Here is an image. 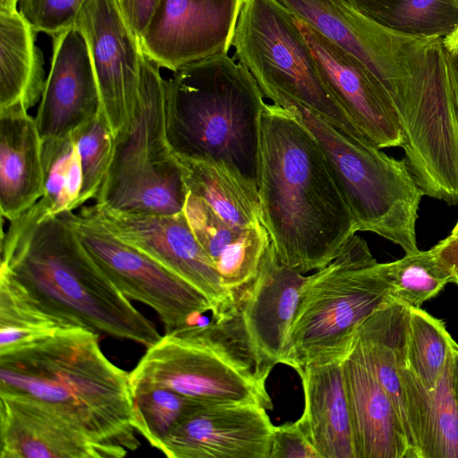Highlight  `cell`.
I'll list each match as a JSON object with an SVG mask.
<instances>
[{
  "mask_svg": "<svg viewBox=\"0 0 458 458\" xmlns=\"http://www.w3.org/2000/svg\"><path fill=\"white\" fill-rule=\"evenodd\" d=\"M243 0H160L140 38L143 53L173 72L228 53Z\"/></svg>",
  "mask_w": 458,
  "mask_h": 458,
  "instance_id": "14",
  "label": "cell"
},
{
  "mask_svg": "<svg viewBox=\"0 0 458 458\" xmlns=\"http://www.w3.org/2000/svg\"><path fill=\"white\" fill-rule=\"evenodd\" d=\"M131 389L132 425L157 449L185 414L204 403L157 386H131Z\"/></svg>",
  "mask_w": 458,
  "mask_h": 458,
  "instance_id": "32",
  "label": "cell"
},
{
  "mask_svg": "<svg viewBox=\"0 0 458 458\" xmlns=\"http://www.w3.org/2000/svg\"><path fill=\"white\" fill-rule=\"evenodd\" d=\"M72 137L77 147L82 174L80 208L95 199L103 183L113 155L114 135L101 111L76 129Z\"/></svg>",
  "mask_w": 458,
  "mask_h": 458,
  "instance_id": "33",
  "label": "cell"
},
{
  "mask_svg": "<svg viewBox=\"0 0 458 458\" xmlns=\"http://www.w3.org/2000/svg\"><path fill=\"white\" fill-rule=\"evenodd\" d=\"M454 343L440 319L421 308L407 307V362L426 388L435 387L444 371Z\"/></svg>",
  "mask_w": 458,
  "mask_h": 458,
  "instance_id": "31",
  "label": "cell"
},
{
  "mask_svg": "<svg viewBox=\"0 0 458 458\" xmlns=\"http://www.w3.org/2000/svg\"><path fill=\"white\" fill-rule=\"evenodd\" d=\"M126 454L98 442L39 402L0 394V458H120Z\"/></svg>",
  "mask_w": 458,
  "mask_h": 458,
  "instance_id": "19",
  "label": "cell"
},
{
  "mask_svg": "<svg viewBox=\"0 0 458 458\" xmlns=\"http://www.w3.org/2000/svg\"><path fill=\"white\" fill-rule=\"evenodd\" d=\"M391 298L407 307L420 308L453 282V274L441 258L437 244L395 261L385 263Z\"/></svg>",
  "mask_w": 458,
  "mask_h": 458,
  "instance_id": "29",
  "label": "cell"
},
{
  "mask_svg": "<svg viewBox=\"0 0 458 458\" xmlns=\"http://www.w3.org/2000/svg\"><path fill=\"white\" fill-rule=\"evenodd\" d=\"M451 235L454 236L458 241V221L455 224L454 227L453 228Z\"/></svg>",
  "mask_w": 458,
  "mask_h": 458,
  "instance_id": "41",
  "label": "cell"
},
{
  "mask_svg": "<svg viewBox=\"0 0 458 458\" xmlns=\"http://www.w3.org/2000/svg\"><path fill=\"white\" fill-rule=\"evenodd\" d=\"M376 23L422 38H445L458 29V0H347Z\"/></svg>",
  "mask_w": 458,
  "mask_h": 458,
  "instance_id": "28",
  "label": "cell"
},
{
  "mask_svg": "<svg viewBox=\"0 0 458 458\" xmlns=\"http://www.w3.org/2000/svg\"><path fill=\"white\" fill-rule=\"evenodd\" d=\"M145 54L139 98L128 125L114 136L110 165L95 204L124 212L174 215L189 191L165 131L166 81Z\"/></svg>",
  "mask_w": 458,
  "mask_h": 458,
  "instance_id": "8",
  "label": "cell"
},
{
  "mask_svg": "<svg viewBox=\"0 0 458 458\" xmlns=\"http://www.w3.org/2000/svg\"><path fill=\"white\" fill-rule=\"evenodd\" d=\"M258 195L278 259L301 274L326 267L357 233L316 138L274 103L259 117Z\"/></svg>",
  "mask_w": 458,
  "mask_h": 458,
  "instance_id": "1",
  "label": "cell"
},
{
  "mask_svg": "<svg viewBox=\"0 0 458 458\" xmlns=\"http://www.w3.org/2000/svg\"><path fill=\"white\" fill-rule=\"evenodd\" d=\"M37 33L19 11L0 12V109L28 111L41 99L47 79Z\"/></svg>",
  "mask_w": 458,
  "mask_h": 458,
  "instance_id": "25",
  "label": "cell"
},
{
  "mask_svg": "<svg viewBox=\"0 0 458 458\" xmlns=\"http://www.w3.org/2000/svg\"><path fill=\"white\" fill-rule=\"evenodd\" d=\"M178 159L189 192L203 199L221 218L237 225L261 222L256 186L225 165Z\"/></svg>",
  "mask_w": 458,
  "mask_h": 458,
  "instance_id": "26",
  "label": "cell"
},
{
  "mask_svg": "<svg viewBox=\"0 0 458 458\" xmlns=\"http://www.w3.org/2000/svg\"><path fill=\"white\" fill-rule=\"evenodd\" d=\"M80 212L194 287L211 304L213 318L223 317L235 307V297L223 286L183 211L147 215L94 204L82 206Z\"/></svg>",
  "mask_w": 458,
  "mask_h": 458,
  "instance_id": "11",
  "label": "cell"
},
{
  "mask_svg": "<svg viewBox=\"0 0 458 458\" xmlns=\"http://www.w3.org/2000/svg\"><path fill=\"white\" fill-rule=\"evenodd\" d=\"M331 42L358 58L382 82L389 96L410 80L425 47L434 38L390 30L347 0H277Z\"/></svg>",
  "mask_w": 458,
  "mask_h": 458,
  "instance_id": "12",
  "label": "cell"
},
{
  "mask_svg": "<svg viewBox=\"0 0 458 458\" xmlns=\"http://www.w3.org/2000/svg\"><path fill=\"white\" fill-rule=\"evenodd\" d=\"M342 360L310 364L298 373L305 406L297 422L320 458H357Z\"/></svg>",
  "mask_w": 458,
  "mask_h": 458,
  "instance_id": "22",
  "label": "cell"
},
{
  "mask_svg": "<svg viewBox=\"0 0 458 458\" xmlns=\"http://www.w3.org/2000/svg\"><path fill=\"white\" fill-rule=\"evenodd\" d=\"M342 368L357 458H414L399 415L357 331Z\"/></svg>",
  "mask_w": 458,
  "mask_h": 458,
  "instance_id": "20",
  "label": "cell"
},
{
  "mask_svg": "<svg viewBox=\"0 0 458 458\" xmlns=\"http://www.w3.org/2000/svg\"><path fill=\"white\" fill-rule=\"evenodd\" d=\"M232 46L265 98L294 100L363 138L326 88L294 15L277 0H243Z\"/></svg>",
  "mask_w": 458,
  "mask_h": 458,
  "instance_id": "9",
  "label": "cell"
},
{
  "mask_svg": "<svg viewBox=\"0 0 458 458\" xmlns=\"http://www.w3.org/2000/svg\"><path fill=\"white\" fill-rule=\"evenodd\" d=\"M87 0H20L21 15L37 31L52 38L73 28Z\"/></svg>",
  "mask_w": 458,
  "mask_h": 458,
  "instance_id": "34",
  "label": "cell"
},
{
  "mask_svg": "<svg viewBox=\"0 0 458 458\" xmlns=\"http://www.w3.org/2000/svg\"><path fill=\"white\" fill-rule=\"evenodd\" d=\"M390 301L385 263L352 234L329 264L306 276L282 363L299 373L344 359L360 325Z\"/></svg>",
  "mask_w": 458,
  "mask_h": 458,
  "instance_id": "6",
  "label": "cell"
},
{
  "mask_svg": "<svg viewBox=\"0 0 458 458\" xmlns=\"http://www.w3.org/2000/svg\"><path fill=\"white\" fill-rule=\"evenodd\" d=\"M70 327L73 326L50 311L0 268V353L47 339Z\"/></svg>",
  "mask_w": 458,
  "mask_h": 458,
  "instance_id": "27",
  "label": "cell"
},
{
  "mask_svg": "<svg viewBox=\"0 0 458 458\" xmlns=\"http://www.w3.org/2000/svg\"><path fill=\"white\" fill-rule=\"evenodd\" d=\"M160 0H117L121 12L132 31L140 38L149 25Z\"/></svg>",
  "mask_w": 458,
  "mask_h": 458,
  "instance_id": "36",
  "label": "cell"
},
{
  "mask_svg": "<svg viewBox=\"0 0 458 458\" xmlns=\"http://www.w3.org/2000/svg\"><path fill=\"white\" fill-rule=\"evenodd\" d=\"M96 74L102 113L114 135L131 122L139 98L144 53L117 0H87L75 22Z\"/></svg>",
  "mask_w": 458,
  "mask_h": 458,
  "instance_id": "13",
  "label": "cell"
},
{
  "mask_svg": "<svg viewBox=\"0 0 458 458\" xmlns=\"http://www.w3.org/2000/svg\"><path fill=\"white\" fill-rule=\"evenodd\" d=\"M102 111L89 47L75 27L53 38L51 68L35 121L42 140L72 135Z\"/></svg>",
  "mask_w": 458,
  "mask_h": 458,
  "instance_id": "18",
  "label": "cell"
},
{
  "mask_svg": "<svg viewBox=\"0 0 458 458\" xmlns=\"http://www.w3.org/2000/svg\"><path fill=\"white\" fill-rule=\"evenodd\" d=\"M44 191L37 201L46 215L57 216L79 208L82 174L72 135L42 140Z\"/></svg>",
  "mask_w": 458,
  "mask_h": 458,
  "instance_id": "30",
  "label": "cell"
},
{
  "mask_svg": "<svg viewBox=\"0 0 458 458\" xmlns=\"http://www.w3.org/2000/svg\"><path fill=\"white\" fill-rule=\"evenodd\" d=\"M444 44L447 48L458 52V29L452 35L444 38Z\"/></svg>",
  "mask_w": 458,
  "mask_h": 458,
  "instance_id": "39",
  "label": "cell"
},
{
  "mask_svg": "<svg viewBox=\"0 0 458 458\" xmlns=\"http://www.w3.org/2000/svg\"><path fill=\"white\" fill-rule=\"evenodd\" d=\"M306 276L278 259L271 243L253 281L236 296L244 338L259 364L282 363Z\"/></svg>",
  "mask_w": 458,
  "mask_h": 458,
  "instance_id": "17",
  "label": "cell"
},
{
  "mask_svg": "<svg viewBox=\"0 0 458 458\" xmlns=\"http://www.w3.org/2000/svg\"><path fill=\"white\" fill-rule=\"evenodd\" d=\"M263 369L244 338L235 307L210 322L170 332L147 348L131 386H157L209 404L273 407Z\"/></svg>",
  "mask_w": 458,
  "mask_h": 458,
  "instance_id": "5",
  "label": "cell"
},
{
  "mask_svg": "<svg viewBox=\"0 0 458 458\" xmlns=\"http://www.w3.org/2000/svg\"><path fill=\"white\" fill-rule=\"evenodd\" d=\"M275 426L256 403H200L159 447L170 458H269Z\"/></svg>",
  "mask_w": 458,
  "mask_h": 458,
  "instance_id": "16",
  "label": "cell"
},
{
  "mask_svg": "<svg viewBox=\"0 0 458 458\" xmlns=\"http://www.w3.org/2000/svg\"><path fill=\"white\" fill-rule=\"evenodd\" d=\"M98 335L73 326L0 353V394L39 402L98 442L127 454L140 445L130 375L106 357Z\"/></svg>",
  "mask_w": 458,
  "mask_h": 458,
  "instance_id": "3",
  "label": "cell"
},
{
  "mask_svg": "<svg viewBox=\"0 0 458 458\" xmlns=\"http://www.w3.org/2000/svg\"><path fill=\"white\" fill-rule=\"evenodd\" d=\"M453 353H454V385L455 391L458 399V344L454 342L453 345Z\"/></svg>",
  "mask_w": 458,
  "mask_h": 458,
  "instance_id": "38",
  "label": "cell"
},
{
  "mask_svg": "<svg viewBox=\"0 0 458 458\" xmlns=\"http://www.w3.org/2000/svg\"><path fill=\"white\" fill-rule=\"evenodd\" d=\"M19 0H0V12H14L16 11Z\"/></svg>",
  "mask_w": 458,
  "mask_h": 458,
  "instance_id": "40",
  "label": "cell"
},
{
  "mask_svg": "<svg viewBox=\"0 0 458 458\" xmlns=\"http://www.w3.org/2000/svg\"><path fill=\"white\" fill-rule=\"evenodd\" d=\"M458 118V52L445 47Z\"/></svg>",
  "mask_w": 458,
  "mask_h": 458,
  "instance_id": "37",
  "label": "cell"
},
{
  "mask_svg": "<svg viewBox=\"0 0 458 458\" xmlns=\"http://www.w3.org/2000/svg\"><path fill=\"white\" fill-rule=\"evenodd\" d=\"M272 103L288 109L316 138L350 207L357 232L374 233L399 245L405 254L418 251L416 223L424 192L404 159L386 155L294 100L278 98Z\"/></svg>",
  "mask_w": 458,
  "mask_h": 458,
  "instance_id": "7",
  "label": "cell"
},
{
  "mask_svg": "<svg viewBox=\"0 0 458 458\" xmlns=\"http://www.w3.org/2000/svg\"><path fill=\"white\" fill-rule=\"evenodd\" d=\"M183 212L223 286L236 299L256 277L271 245L267 229L261 222L250 225L230 224L191 192Z\"/></svg>",
  "mask_w": 458,
  "mask_h": 458,
  "instance_id": "21",
  "label": "cell"
},
{
  "mask_svg": "<svg viewBox=\"0 0 458 458\" xmlns=\"http://www.w3.org/2000/svg\"><path fill=\"white\" fill-rule=\"evenodd\" d=\"M269 458H320L296 421L275 427Z\"/></svg>",
  "mask_w": 458,
  "mask_h": 458,
  "instance_id": "35",
  "label": "cell"
},
{
  "mask_svg": "<svg viewBox=\"0 0 458 458\" xmlns=\"http://www.w3.org/2000/svg\"><path fill=\"white\" fill-rule=\"evenodd\" d=\"M42 138L21 107L0 109V208L12 221L43 195Z\"/></svg>",
  "mask_w": 458,
  "mask_h": 458,
  "instance_id": "23",
  "label": "cell"
},
{
  "mask_svg": "<svg viewBox=\"0 0 458 458\" xmlns=\"http://www.w3.org/2000/svg\"><path fill=\"white\" fill-rule=\"evenodd\" d=\"M294 17L326 88L363 138L379 148H402L403 135L382 82L358 58Z\"/></svg>",
  "mask_w": 458,
  "mask_h": 458,
  "instance_id": "15",
  "label": "cell"
},
{
  "mask_svg": "<svg viewBox=\"0 0 458 458\" xmlns=\"http://www.w3.org/2000/svg\"><path fill=\"white\" fill-rule=\"evenodd\" d=\"M402 377L420 458H458V399L453 347L434 388H426L407 361Z\"/></svg>",
  "mask_w": 458,
  "mask_h": 458,
  "instance_id": "24",
  "label": "cell"
},
{
  "mask_svg": "<svg viewBox=\"0 0 458 458\" xmlns=\"http://www.w3.org/2000/svg\"><path fill=\"white\" fill-rule=\"evenodd\" d=\"M235 61L220 53L174 72L165 89L166 137L178 158L225 165L258 189L265 97Z\"/></svg>",
  "mask_w": 458,
  "mask_h": 458,
  "instance_id": "4",
  "label": "cell"
},
{
  "mask_svg": "<svg viewBox=\"0 0 458 458\" xmlns=\"http://www.w3.org/2000/svg\"><path fill=\"white\" fill-rule=\"evenodd\" d=\"M93 259L129 300L152 308L165 332L201 324L209 301L194 287L140 250L123 242L99 223L73 211L64 212ZM208 322V321H207Z\"/></svg>",
  "mask_w": 458,
  "mask_h": 458,
  "instance_id": "10",
  "label": "cell"
},
{
  "mask_svg": "<svg viewBox=\"0 0 458 458\" xmlns=\"http://www.w3.org/2000/svg\"><path fill=\"white\" fill-rule=\"evenodd\" d=\"M0 268L72 326L146 348L161 337L93 259L64 213L46 215L36 202L10 221Z\"/></svg>",
  "mask_w": 458,
  "mask_h": 458,
  "instance_id": "2",
  "label": "cell"
}]
</instances>
